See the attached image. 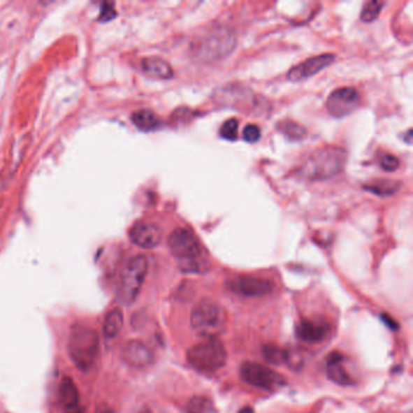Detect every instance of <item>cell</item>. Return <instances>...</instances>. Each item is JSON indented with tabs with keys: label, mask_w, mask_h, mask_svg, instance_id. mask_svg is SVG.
<instances>
[{
	"label": "cell",
	"mask_w": 413,
	"mask_h": 413,
	"mask_svg": "<svg viewBox=\"0 0 413 413\" xmlns=\"http://www.w3.org/2000/svg\"><path fill=\"white\" fill-rule=\"evenodd\" d=\"M279 131L282 132L287 138L292 141H300L305 138L307 130L300 124L295 123L292 120H282L277 125Z\"/></svg>",
	"instance_id": "cell-21"
},
{
	"label": "cell",
	"mask_w": 413,
	"mask_h": 413,
	"mask_svg": "<svg viewBox=\"0 0 413 413\" xmlns=\"http://www.w3.org/2000/svg\"><path fill=\"white\" fill-rule=\"evenodd\" d=\"M401 188V182L391 180H379L363 187V189L371 191L378 196H391Z\"/></svg>",
	"instance_id": "cell-20"
},
{
	"label": "cell",
	"mask_w": 413,
	"mask_h": 413,
	"mask_svg": "<svg viewBox=\"0 0 413 413\" xmlns=\"http://www.w3.org/2000/svg\"><path fill=\"white\" fill-rule=\"evenodd\" d=\"M331 327L324 319H302L296 325V336L305 343H320L330 335Z\"/></svg>",
	"instance_id": "cell-12"
},
{
	"label": "cell",
	"mask_w": 413,
	"mask_h": 413,
	"mask_svg": "<svg viewBox=\"0 0 413 413\" xmlns=\"http://www.w3.org/2000/svg\"><path fill=\"white\" fill-rule=\"evenodd\" d=\"M360 103V95L353 87H341L333 91L326 102L327 110L335 118H343L353 113Z\"/></svg>",
	"instance_id": "cell-9"
},
{
	"label": "cell",
	"mask_w": 413,
	"mask_h": 413,
	"mask_svg": "<svg viewBox=\"0 0 413 413\" xmlns=\"http://www.w3.org/2000/svg\"><path fill=\"white\" fill-rule=\"evenodd\" d=\"M382 318H383V321H386V324H389L388 326H391V328H396V327H398L393 320H389V319H388L386 314H383V317H382Z\"/></svg>",
	"instance_id": "cell-30"
},
{
	"label": "cell",
	"mask_w": 413,
	"mask_h": 413,
	"mask_svg": "<svg viewBox=\"0 0 413 413\" xmlns=\"http://www.w3.org/2000/svg\"><path fill=\"white\" fill-rule=\"evenodd\" d=\"M242 138L249 143H256L261 138V129L254 124L246 125L242 131Z\"/></svg>",
	"instance_id": "cell-27"
},
{
	"label": "cell",
	"mask_w": 413,
	"mask_h": 413,
	"mask_svg": "<svg viewBox=\"0 0 413 413\" xmlns=\"http://www.w3.org/2000/svg\"><path fill=\"white\" fill-rule=\"evenodd\" d=\"M264 359L273 365L287 363V349H282L275 345H266L263 347Z\"/></svg>",
	"instance_id": "cell-23"
},
{
	"label": "cell",
	"mask_w": 413,
	"mask_h": 413,
	"mask_svg": "<svg viewBox=\"0 0 413 413\" xmlns=\"http://www.w3.org/2000/svg\"><path fill=\"white\" fill-rule=\"evenodd\" d=\"M229 289L242 297H262L268 295L273 290L272 282L262 277H236L229 282Z\"/></svg>",
	"instance_id": "cell-10"
},
{
	"label": "cell",
	"mask_w": 413,
	"mask_h": 413,
	"mask_svg": "<svg viewBox=\"0 0 413 413\" xmlns=\"http://www.w3.org/2000/svg\"><path fill=\"white\" fill-rule=\"evenodd\" d=\"M68 352L78 368L82 371L90 370L100 353V338L97 332L82 325L73 327L69 335Z\"/></svg>",
	"instance_id": "cell-3"
},
{
	"label": "cell",
	"mask_w": 413,
	"mask_h": 413,
	"mask_svg": "<svg viewBox=\"0 0 413 413\" xmlns=\"http://www.w3.org/2000/svg\"><path fill=\"white\" fill-rule=\"evenodd\" d=\"M238 126H239V124H238L236 119H229L223 124L221 130H219V135L228 141H236L238 138Z\"/></svg>",
	"instance_id": "cell-25"
},
{
	"label": "cell",
	"mask_w": 413,
	"mask_h": 413,
	"mask_svg": "<svg viewBox=\"0 0 413 413\" xmlns=\"http://www.w3.org/2000/svg\"><path fill=\"white\" fill-rule=\"evenodd\" d=\"M347 153L340 147H325L319 150L300 164L297 170L300 177L308 181H325L343 171Z\"/></svg>",
	"instance_id": "cell-1"
},
{
	"label": "cell",
	"mask_w": 413,
	"mask_h": 413,
	"mask_svg": "<svg viewBox=\"0 0 413 413\" xmlns=\"http://www.w3.org/2000/svg\"><path fill=\"white\" fill-rule=\"evenodd\" d=\"M383 6H384L383 1H377V0L368 1L366 4L363 5L361 20L363 22H373L378 17V15L381 14Z\"/></svg>",
	"instance_id": "cell-24"
},
{
	"label": "cell",
	"mask_w": 413,
	"mask_h": 413,
	"mask_svg": "<svg viewBox=\"0 0 413 413\" xmlns=\"http://www.w3.org/2000/svg\"><path fill=\"white\" fill-rule=\"evenodd\" d=\"M404 140L405 141H406V143H409V145H411V143H412V130H411V129H410V130H407V132H406V135H405Z\"/></svg>",
	"instance_id": "cell-29"
},
{
	"label": "cell",
	"mask_w": 413,
	"mask_h": 413,
	"mask_svg": "<svg viewBox=\"0 0 413 413\" xmlns=\"http://www.w3.org/2000/svg\"><path fill=\"white\" fill-rule=\"evenodd\" d=\"M335 59L336 57L332 54H323L310 57L291 69L290 72L287 73V79L291 82H302L321 72L323 69L333 64Z\"/></svg>",
	"instance_id": "cell-11"
},
{
	"label": "cell",
	"mask_w": 413,
	"mask_h": 413,
	"mask_svg": "<svg viewBox=\"0 0 413 413\" xmlns=\"http://www.w3.org/2000/svg\"><path fill=\"white\" fill-rule=\"evenodd\" d=\"M236 46V33L227 27L210 29L198 38L193 44V52L196 57L206 62L218 61L232 54Z\"/></svg>",
	"instance_id": "cell-4"
},
{
	"label": "cell",
	"mask_w": 413,
	"mask_h": 413,
	"mask_svg": "<svg viewBox=\"0 0 413 413\" xmlns=\"http://www.w3.org/2000/svg\"><path fill=\"white\" fill-rule=\"evenodd\" d=\"M187 361L198 371L214 372L227 363V352L218 338H208L188 349Z\"/></svg>",
	"instance_id": "cell-6"
},
{
	"label": "cell",
	"mask_w": 413,
	"mask_h": 413,
	"mask_svg": "<svg viewBox=\"0 0 413 413\" xmlns=\"http://www.w3.org/2000/svg\"><path fill=\"white\" fill-rule=\"evenodd\" d=\"M79 393L71 378H64L59 386V405L67 413H77Z\"/></svg>",
	"instance_id": "cell-17"
},
{
	"label": "cell",
	"mask_w": 413,
	"mask_h": 413,
	"mask_svg": "<svg viewBox=\"0 0 413 413\" xmlns=\"http://www.w3.org/2000/svg\"><path fill=\"white\" fill-rule=\"evenodd\" d=\"M227 314L224 309L211 300H203L194 307L191 315L193 330L208 340L217 338L226 328Z\"/></svg>",
	"instance_id": "cell-5"
},
{
	"label": "cell",
	"mask_w": 413,
	"mask_h": 413,
	"mask_svg": "<svg viewBox=\"0 0 413 413\" xmlns=\"http://www.w3.org/2000/svg\"><path fill=\"white\" fill-rule=\"evenodd\" d=\"M133 125L142 131H153L161 125L159 117L150 109H140L131 115Z\"/></svg>",
	"instance_id": "cell-18"
},
{
	"label": "cell",
	"mask_w": 413,
	"mask_h": 413,
	"mask_svg": "<svg viewBox=\"0 0 413 413\" xmlns=\"http://www.w3.org/2000/svg\"><path fill=\"white\" fill-rule=\"evenodd\" d=\"M238 413H254V411L251 409L250 406H245V407L239 410V412Z\"/></svg>",
	"instance_id": "cell-31"
},
{
	"label": "cell",
	"mask_w": 413,
	"mask_h": 413,
	"mask_svg": "<svg viewBox=\"0 0 413 413\" xmlns=\"http://www.w3.org/2000/svg\"><path fill=\"white\" fill-rule=\"evenodd\" d=\"M123 359L132 368H145L153 363L154 355L150 347L143 342L130 341L124 347Z\"/></svg>",
	"instance_id": "cell-14"
},
{
	"label": "cell",
	"mask_w": 413,
	"mask_h": 413,
	"mask_svg": "<svg viewBox=\"0 0 413 413\" xmlns=\"http://www.w3.org/2000/svg\"><path fill=\"white\" fill-rule=\"evenodd\" d=\"M168 247L180 261V268L186 273H203L208 266L201 257V247L193 233L184 228L175 229L168 236Z\"/></svg>",
	"instance_id": "cell-2"
},
{
	"label": "cell",
	"mask_w": 413,
	"mask_h": 413,
	"mask_svg": "<svg viewBox=\"0 0 413 413\" xmlns=\"http://www.w3.org/2000/svg\"><path fill=\"white\" fill-rule=\"evenodd\" d=\"M114 16H115V9H114V5L110 4V3H106V4H103V6H102V10H101V21H109V20H110L112 17H114Z\"/></svg>",
	"instance_id": "cell-28"
},
{
	"label": "cell",
	"mask_w": 413,
	"mask_h": 413,
	"mask_svg": "<svg viewBox=\"0 0 413 413\" xmlns=\"http://www.w3.org/2000/svg\"><path fill=\"white\" fill-rule=\"evenodd\" d=\"M186 413H217V410L209 398L194 396L187 404Z\"/></svg>",
	"instance_id": "cell-22"
},
{
	"label": "cell",
	"mask_w": 413,
	"mask_h": 413,
	"mask_svg": "<svg viewBox=\"0 0 413 413\" xmlns=\"http://www.w3.org/2000/svg\"><path fill=\"white\" fill-rule=\"evenodd\" d=\"M124 325L123 312L119 308H114L106 315L105 323H103V333L108 338H114L118 336L119 332L122 331Z\"/></svg>",
	"instance_id": "cell-19"
},
{
	"label": "cell",
	"mask_w": 413,
	"mask_h": 413,
	"mask_svg": "<svg viewBox=\"0 0 413 413\" xmlns=\"http://www.w3.org/2000/svg\"><path fill=\"white\" fill-rule=\"evenodd\" d=\"M379 165L386 173H394L399 168L400 160L398 159V157H396V155L386 153V154L381 155Z\"/></svg>",
	"instance_id": "cell-26"
},
{
	"label": "cell",
	"mask_w": 413,
	"mask_h": 413,
	"mask_svg": "<svg viewBox=\"0 0 413 413\" xmlns=\"http://www.w3.org/2000/svg\"><path fill=\"white\" fill-rule=\"evenodd\" d=\"M147 272L148 261L143 254H137L127 261L119 279L118 298L122 303L130 305L136 300Z\"/></svg>",
	"instance_id": "cell-7"
},
{
	"label": "cell",
	"mask_w": 413,
	"mask_h": 413,
	"mask_svg": "<svg viewBox=\"0 0 413 413\" xmlns=\"http://www.w3.org/2000/svg\"><path fill=\"white\" fill-rule=\"evenodd\" d=\"M140 413H152L150 412V410H145V411H142V412Z\"/></svg>",
	"instance_id": "cell-32"
},
{
	"label": "cell",
	"mask_w": 413,
	"mask_h": 413,
	"mask_svg": "<svg viewBox=\"0 0 413 413\" xmlns=\"http://www.w3.org/2000/svg\"><path fill=\"white\" fill-rule=\"evenodd\" d=\"M129 236L135 245L150 250L159 245L163 233L154 223L138 222L132 226Z\"/></svg>",
	"instance_id": "cell-13"
},
{
	"label": "cell",
	"mask_w": 413,
	"mask_h": 413,
	"mask_svg": "<svg viewBox=\"0 0 413 413\" xmlns=\"http://www.w3.org/2000/svg\"><path fill=\"white\" fill-rule=\"evenodd\" d=\"M240 377L250 386L262 391H275L287 384V378L256 363H245L240 368Z\"/></svg>",
	"instance_id": "cell-8"
},
{
	"label": "cell",
	"mask_w": 413,
	"mask_h": 413,
	"mask_svg": "<svg viewBox=\"0 0 413 413\" xmlns=\"http://www.w3.org/2000/svg\"><path fill=\"white\" fill-rule=\"evenodd\" d=\"M345 358L340 353H332L328 359H327V376L340 386H352L353 379L347 372L345 365Z\"/></svg>",
	"instance_id": "cell-15"
},
{
	"label": "cell",
	"mask_w": 413,
	"mask_h": 413,
	"mask_svg": "<svg viewBox=\"0 0 413 413\" xmlns=\"http://www.w3.org/2000/svg\"><path fill=\"white\" fill-rule=\"evenodd\" d=\"M142 71L150 77L159 79H171L173 77V69L168 61L160 57H145L142 59Z\"/></svg>",
	"instance_id": "cell-16"
}]
</instances>
